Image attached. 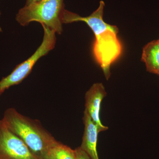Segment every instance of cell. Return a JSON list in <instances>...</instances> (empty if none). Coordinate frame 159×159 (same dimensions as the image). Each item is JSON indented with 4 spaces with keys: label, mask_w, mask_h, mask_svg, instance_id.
<instances>
[{
    "label": "cell",
    "mask_w": 159,
    "mask_h": 159,
    "mask_svg": "<svg viewBox=\"0 0 159 159\" xmlns=\"http://www.w3.org/2000/svg\"><path fill=\"white\" fill-rule=\"evenodd\" d=\"M104 7V2L100 1L97 10L86 17L65 9L62 22L63 24L84 22L92 29L95 36L93 46L94 56L108 80L111 76V66L121 56L122 48L117 36L118 28L107 24L103 19Z\"/></svg>",
    "instance_id": "1"
},
{
    "label": "cell",
    "mask_w": 159,
    "mask_h": 159,
    "mask_svg": "<svg viewBox=\"0 0 159 159\" xmlns=\"http://www.w3.org/2000/svg\"><path fill=\"white\" fill-rule=\"evenodd\" d=\"M2 120L39 159L48 153L49 148L56 141L38 121L23 116L14 108L6 110Z\"/></svg>",
    "instance_id": "2"
},
{
    "label": "cell",
    "mask_w": 159,
    "mask_h": 159,
    "mask_svg": "<svg viewBox=\"0 0 159 159\" xmlns=\"http://www.w3.org/2000/svg\"><path fill=\"white\" fill-rule=\"evenodd\" d=\"M64 10V0H41L26 5L20 9L16 19L21 25L37 22L61 34L63 31L62 16Z\"/></svg>",
    "instance_id": "3"
},
{
    "label": "cell",
    "mask_w": 159,
    "mask_h": 159,
    "mask_svg": "<svg viewBox=\"0 0 159 159\" xmlns=\"http://www.w3.org/2000/svg\"><path fill=\"white\" fill-rule=\"evenodd\" d=\"M42 26L44 36L40 45L31 57L18 65L11 74L0 81V89L3 93L10 87L21 82L31 73L38 61L54 48L56 42V33L48 27Z\"/></svg>",
    "instance_id": "4"
},
{
    "label": "cell",
    "mask_w": 159,
    "mask_h": 159,
    "mask_svg": "<svg viewBox=\"0 0 159 159\" xmlns=\"http://www.w3.org/2000/svg\"><path fill=\"white\" fill-rule=\"evenodd\" d=\"M0 159H39L0 120Z\"/></svg>",
    "instance_id": "5"
},
{
    "label": "cell",
    "mask_w": 159,
    "mask_h": 159,
    "mask_svg": "<svg viewBox=\"0 0 159 159\" xmlns=\"http://www.w3.org/2000/svg\"><path fill=\"white\" fill-rule=\"evenodd\" d=\"M106 95L103 84L98 83L91 87L85 96V111L97 125L100 132L108 129L107 126L102 125L99 116L101 102Z\"/></svg>",
    "instance_id": "6"
},
{
    "label": "cell",
    "mask_w": 159,
    "mask_h": 159,
    "mask_svg": "<svg viewBox=\"0 0 159 159\" xmlns=\"http://www.w3.org/2000/svg\"><path fill=\"white\" fill-rule=\"evenodd\" d=\"M84 128L80 148L91 159H99L97 151L98 134L100 132L89 115L84 110L83 117Z\"/></svg>",
    "instance_id": "7"
},
{
    "label": "cell",
    "mask_w": 159,
    "mask_h": 159,
    "mask_svg": "<svg viewBox=\"0 0 159 159\" xmlns=\"http://www.w3.org/2000/svg\"><path fill=\"white\" fill-rule=\"evenodd\" d=\"M142 60L148 72L159 76V39L148 43L144 47Z\"/></svg>",
    "instance_id": "8"
},
{
    "label": "cell",
    "mask_w": 159,
    "mask_h": 159,
    "mask_svg": "<svg viewBox=\"0 0 159 159\" xmlns=\"http://www.w3.org/2000/svg\"><path fill=\"white\" fill-rule=\"evenodd\" d=\"M48 153L54 159H76L75 150L57 141L49 148Z\"/></svg>",
    "instance_id": "9"
},
{
    "label": "cell",
    "mask_w": 159,
    "mask_h": 159,
    "mask_svg": "<svg viewBox=\"0 0 159 159\" xmlns=\"http://www.w3.org/2000/svg\"><path fill=\"white\" fill-rule=\"evenodd\" d=\"M76 159H91L84 151L80 147L75 149Z\"/></svg>",
    "instance_id": "10"
},
{
    "label": "cell",
    "mask_w": 159,
    "mask_h": 159,
    "mask_svg": "<svg viewBox=\"0 0 159 159\" xmlns=\"http://www.w3.org/2000/svg\"><path fill=\"white\" fill-rule=\"evenodd\" d=\"M42 159H54L50 155V154L48 153L47 154H46L44 157H43Z\"/></svg>",
    "instance_id": "11"
},
{
    "label": "cell",
    "mask_w": 159,
    "mask_h": 159,
    "mask_svg": "<svg viewBox=\"0 0 159 159\" xmlns=\"http://www.w3.org/2000/svg\"><path fill=\"white\" fill-rule=\"evenodd\" d=\"M41 0H27V2L26 5H29L31 3L35 2H39Z\"/></svg>",
    "instance_id": "12"
},
{
    "label": "cell",
    "mask_w": 159,
    "mask_h": 159,
    "mask_svg": "<svg viewBox=\"0 0 159 159\" xmlns=\"http://www.w3.org/2000/svg\"><path fill=\"white\" fill-rule=\"evenodd\" d=\"M1 11H0V16H1ZM2 28H1V26H0V32H2Z\"/></svg>",
    "instance_id": "13"
},
{
    "label": "cell",
    "mask_w": 159,
    "mask_h": 159,
    "mask_svg": "<svg viewBox=\"0 0 159 159\" xmlns=\"http://www.w3.org/2000/svg\"><path fill=\"white\" fill-rule=\"evenodd\" d=\"M3 92H2V90H1V89H0V94H1Z\"/></svg>",
    "instance_id": "14"
},
{
    "label": "cell",
    "mask_w": 159,
    "mask_h": 159,
    "mask_svg": "<svg viewBox=\"0 0 159 159\" xmlns=\"http://www.w3.org/2000/svg\"></svg>",
    "instance_id": "15"
}]
</instances>
